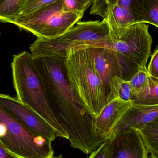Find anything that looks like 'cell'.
<instances>
[{
	"mask_svg": "<svg viewBox=\"0 0 158 158\" xmlns=\"http://www.w3.org/2000/svg\"><path fill=\"white\" fill-rule=\"evenodd\" d=\"M0 158H16L13 155L9 154L0 142Z\"/></svg>",
	"mask_w": 158,
	"mask_h": 158,
	"instance_id": "cb8c5ba5",
	"label": "cell"
},
{
	"mask_svg": "<svg viewBox=\"0 0 158 158\" xmlns=\"http://www.w3.org/2000/svg\"><path fill=\"white\" fill-rule=\"evenodd\" d=\"M109 30L103 20L78 21L65 34L52 39H37L30 46L34 58L53 57L65 59L71 48L112 44Z\"/></svg>",
	"mask_w": 158,
	"mask_h": 158,
	"instance_id": "277c9868",
	"label": "cell"
},
{
	"mask_svg": "<svg viewBox=\"0 0 158 158\" xmlns=\"http://www.w3.org/2000/svg\"><path fill=\"white\" fill-rule=\"evenodd\" d=\"M34 61L41 76L50 108L68 135L70 146L85 154L92 153L108 139L94 134V118L78 103L68 81L64 59L37 57Z\"/></svg>",
	"mask_w": 158,
	"mask_h": 158,
	"instance_id": "6da1fadb",
	"label": "cell"
},
{
	"mask_svg": "<svg viewBox=\"0 0 158 158\" xmlns=\"http://www.w3.org/2000/svg\"><path fill=\"white\" fill-rule=\"evenodd\" d=\"M157 119H158V105H145L133 102L111 131L108 140L122 132L140 129Z\"/></svg>",
	"mask_w": 158,
	"mask_h": 158,
	"instance_id": "8fae6325",
	"label": "cell"
},
{
	"mask_svg": "<svg viewBox=\"0 0 158 158\" xmlns=\"http://www.w3.org/2000/svg\"><path fill=\"white\" fill-rule=\"evenodd\" d=\"M108 140L109 158H148L137 130L122 132Z\"/></svg>",
	"mask_w": 158,
	"mask_h": 158,
	"instance_id": "30bf717a",
	"label": "cell"
},
{
	"mask_svg": "<svg viewBox=\"0 0 158 158\" xmlns=\"http://www.w3.org/2000/svg\"><path fill=\"white\" fill-rule=\"evenodd\" d=\"M112 86L113 99L119 98L125 101H133V94L130 81L115 77L112 80Z\"/></svg>",
	"mask_w": 158,
	"mask_h": 158,
	"instance_id": "e0dca14e",
	"label": "cell"
},
{
	"mask_svg": "<svg viewBox=\"0 0 158 158\" xmlns=\"http://www.w3.org/2000/svg\"><path fill=\"white\" fill-rule=\"evenodd\" d=\"M157 158L156 157H155V156H152V155H150V156H149V157H148V158Z\"/></svg>",
	"mask_w": 158,
	"mask_h": 158,
	"instance_id": "484cf974",
	"label": "cell"
},
{
	"mask_svg": "<svg viewBox=\"0 0 158 158\" xmlns=\"http://www.w3.org/2000/svg\"><path fill=\"white\" fill-rule=\"evenodd\" d=\"M149 92L141 104L158 105V78L149 76Z\"/></svg>",
	"mask_w": 158,
	"mask_h": 158,
	"instance_id": "44dd1931",
	"label": "cell"
},
{
	"mask_svg": "<svg viewBox=\"0 0 158 158\" xmlns=\"http://www.w3.org/2000/svg\"><path fill=\"white\" fill-rule=\"evenodd\" d=\"M0 142L16 158H51L53 141L35 134L0 106Z\"/></svg>",
	"mask_w": 158,
	"mask_h": 158,
	"instance_id": "5b68a950",
	"label": "cell"
},
{
	"mask_svg": "<svg viewBox=\"0 0 158 158\" xmlns=\"http://www.w3.org/2000/svg\"><path fill=\"white\" fill-rule=\"evenodd\" d=\"M133 101H125L116 98L106 105L96 118H94L93 131L99 137L108 139L117 125Z\"/></svg>",
	"mask_w": 158,
	"mask_h": 158,
	"instance_id": "7c38bea8",
	"label": "cell"
},
{
	"mask_svg": "<svg viewBox=\"0 0 158 158\" xmlns=\"http://www.w3.org/2000/svg\"><path fill=\"white\" fill-rule=\"evenodd\" d=\"M24 0H0V21L12 24Z\"/></svg>",
	"mask_w": 158,
	"mask_h": 158,
	"instance_id": "2e32d148",
	"label": "cell"
},
{
	"mask_svg": "<svg viewBox=\"0 0 158 158\" xmlns=\"http://www.w3.org/2000/svg\"><path fill=\"white\" fill-rule=\"evenodd\" d=\"M148 29L146 23L133 24L118 40L110 44L119 64L123 80L130 81L140 69L146 67L153 42Z\"/></svg>",
	"mask_w": 158,
	"mask_h": 158,
	"instance_id": "8992f818",
	"label": "cell"
},
{
	"mask_svg": "<svg viewBox=\"0 0 158 158\" xmlns=\"http://www.w3.org/2000/svg\"><path fill=\"white\" fill-rule=\"evenodd\" d=\"M0 35H1V33H0Z\"/></svg>",
	"mask_w": 158,
	"mask_h": 158,
	"instance_id": "83f0119b",
	"label": "cell"
},
{
	"mask_svg": "<svg viewBox=\"0 0 158 158\" xmlns=\"http://www.w3.org/2000/svg\"><path fill=\"white\" fill-rule=\"evenodd\" d=\"M64 12H84L92 3V0H62Z\"/></svg>",
	"mask_w": 158,
	"mask_h": 158,
	"instance_id": "ffe728a7",
	"label": "cell"
},
{
	"mask_svg": "<svg viewBox=\"0 0 158 158\" xmlns=\"http://www.w3.org/2000/svg\"><path fill=\"white\" fill-rule=\"evenodd\" d=\"M134 103L141 104L147 96L150 87L149 75L146 67L140 69L130 80Z\"/></svg>",
	"mask_w": 158,
	"mask_h": 158,
	"instance_id": "4fadbf2b",
	"label": "cell"
},
{
	"mask_svg": "<svg viewBox=\"0 0 158 158\" xmlns=\"http://www.w3.org/2000/svg\"><path fill=\"white\" fill-rule=\"evenodd\" d=\"M0 106L35 134L52 141L55 140L56 133L50 125L37 112L15 98L0 94Z\"/></svg>",
	"mask_w": 158,
	"mask_h": 158,
	"instance_id": "ba28073f",
	"label": "cell"
},
{
	"mask_svg": "<svg viewBox=\"0 0 158 158\" xmlns=\"http://www.w3.org/2000/svg\"><path fill=\"white\" fill-rule=\"evenodd\" d=\"M84 13L64 12L62 0H57L32 14L19 17L12 24L37 39H54L65 34L81 19Z\"/></svg>",
	"mask_w": 158,
	"mask_h": 158,
	"instance_id": "52a82bcc",
	"label": "cell"
},
{
	"mask_svg": "<svg viewBox=\"0 0 158 158\" xmlns=\"http://www.w3.org/2000/svg\"><path fill=\"white\" fill-rule=\"evenodd\" d=\"M137 131L148 153L158 158V119L147 123Z\"/></svg>",
	"mask_w": 158,
	"mask_h": 158,
	"instance_id": "5bb4252c",
	"label": "cell"
},
{
	"mask_svg": "<svg viewBox=\"0 0 158 158\" xmlns=\"http://www.w3.org/2000/svg\"><path fill=\"white\" fill-rule=\"evenodd\" d=\"M16 98L39 114L53 128L57 137L69 135L55 117L46 97L41 76L31 53L24 51L13 56L11 64Z\"/></svg>",
	"mask_w": 158,
	"mask_h": 158,
	"instance_id": "3957f363",
	"label": "cell"
},
{
	"mask_svg": "<svg viewBox=\"0 0 158 158\" xmlns=\"http://www.w3.org/2000/svg\"><path fill=\"white\" fill-rule=\"evenodd\" d=\"M90 50L96 69L105 88L108 103L113 99L112 80L115 77L122 78L119 64L110 44L90 46Z\"/></svg>",
	"mask_w": 158,
	"mask_h": 158,
	"instance_id": "9c48e42d",
	"label": "cell"
},
{
	"mask_svg": "<svg viewBox=\"0 0 158 158\" xmlns=\"http://www.w3.org/2000/svg\"><path fill=\"white\" fill-rule=\"evenodd\" d=\"M56 1L57 0H24L19 11L18 17L32 14Z\"/></svg>",
	"mask_w": 158,
	"mask_h": 158,
	"instance_id": "d6986e66",
	"label": "cell"
},
{
	"mask_svg": "<svg viewBox=\"0 0 158 158\" xmlns=\"http://www.w3.org/2000/svg\"><path fill=\"white\" fill-rule=\"evenodd\" d=\"M88 158H109V140L105 141L92 152Z\"/></svg>",
	"mask_w": 158,
	"mask_h": 158,
	"instance_id": "603a6c76",
	"label": "cell"
},
{
	"mask_svg": "<svg viewBox=\"0 0 158 158\" xmlns=\"http://www.w3.org/2000/svg\"><path fill=\"white\" fill-rule=\"evenodd\" d=\"M149 76L158 78V48L156 47L151 56V60L147 67Z\"/></svg>",
	"mask_w": 158,
	"mask_h": 158,
	"instance_id": "7402d4cb",
	"label": "cell"
},
{
	"mask_svg": "<svg viewBox=\"0 0 158 158\" xmlns=\"http://www.w3.org/2000/svg\"><path fill=\"white\" fill-rule=\"evenodd\" d=\"M51 158H65L63 157L62 156V155H59V156H58V157H55V156H52V157H51Z\"/></svg>",
	"mask_w": 158,
	"mask_h": 158,
	"instance_id": "d4e9b609",
	"label": "cell"
},
{
	"mask_svg": "<svg viewBox=\"0 0 158 158\" xmlns=\"http://www.w3.org/2000/svg\"><path fill=\"white\" fill-rule=\"evenodd\" d=\"M144 20L158 27V0H144Z\"/></svg>",
	"mask_w": 158,
	"mask_h": 158,
	"instance_id": "ac0fdd59",
	"label": "cell"
},
{
	"mask_svg": "<svg viewBox=\"0 0 158 158\" xmlns=\"http://www.w3.org/2000/svg\"><path fill=\"white\" fill-rule=\"evenodd\" d=\"M143 2L144 0H94L91 9L107 5L120 6L129 9L138 18L140 23H144Z\"/></svg>",
	"mask_w": 158,
	"mask_h": 158,
	"instance_id": "9a60e30c",
	"label": "cell"
},
{
	"mask_svg": "<svg viewBox=\"0 0 158 158\" xmlns=\"http://www.w3.org/2000/svg\"><path fill=\"white\" fill-rule=\"evenodd\" d=\"M67 78L79 105L92 118L107 104L105 88L95 66L90 46L71 48L64 59Z\"/></svg>",
	"mask_w": 158,
	"mask_h": 158,
	"instance_id": "7a4b0ae2",
	"label": "cell"
},
{
	"mask_svg": "<svg viewBox=\"0 0 158 158\" xmlns=\"http://www.w3.org/2000/svg\"><path fill=\"white\" fill-rule=\"evenodd\" d=\"M94 0H92V2H94Z\"/></svg>",
	"mask_w": 158,
	"mask_h": 158,
	"instance_id": "4316f807",
	"label": "cell"
}]
</instances>
